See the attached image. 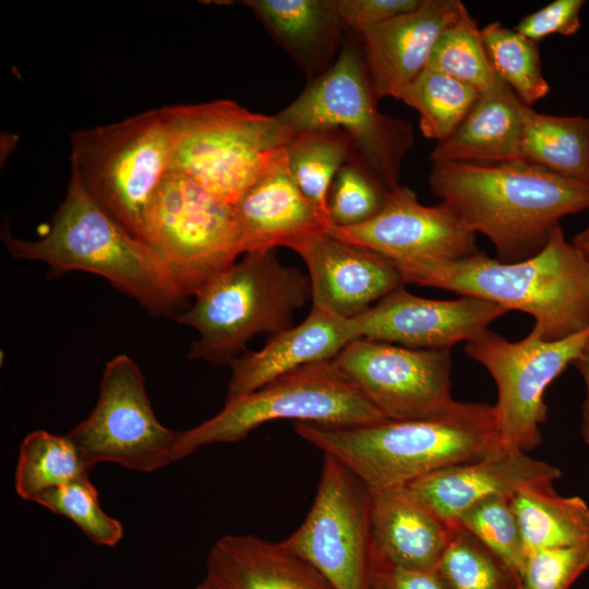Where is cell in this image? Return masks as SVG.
Returning <instances> with one entry per match:
<instances>
[{
	"instance_id": "obj_8",
	"label": "cell",
	"mask_w": 589,
	"mask_h": 589,
	"mask_svg": "<svg viewBox=\"0 0 589 589\" xmlns=\"http://www.w3.org/2000/svg\"><path fill=\"white\" fill-rule=\"evenodd\" d=\"M171 171L235 205L291 140L275 116L229 99L170 106Z\"/></svg>"
},
{
	"instance_id": "obj_16",
	"label": "cell",
	"mask_w": 589,
	"mask_h": 589,
	"mask_svg": "<svg viewBox=\"0 0 589 589\" xmlns=\"http://www.w3.org/2000/svg\"><path fill=\"white\" fill-rule=\"evenodd\" d=\"M508 311L473 297L421 298L399 288L354 317L360 338L412 349H450L470 341Z\"/></svg>"
},
{
	"instance_id": "obj_25",
	"label": "cell",
	"mask_w": 589,
	"mask_h": 589,
	"mask_svg": "<svg viewBox=\"0 0 589 589\" xmlns=\"http://www.w3.org/2000/svg\"><path fill=\"white\" fill-rule=\"evenodd\" d=\"M522 103L503 82L430 154L433 163L498 164L521 159Z\"/></svg>"
},
{
	"instance_id": "obj_3",
	"label": "cell",
	"mask_w": 589,
	"mask_h": 589,
	"mask_svg": "<svg viewBox=\"0 0 589 589\" xmlns=\"http://www.w3.org/2000/svg\"><path fill=\"white\" fill-rule=\"evenodd\" d=\"M406 285L449 290L532 315L544 340L589 327V261L561 226L534 256L506 263L484 252L452 262L394 263Z\"/></svg>"
},
{
	"instance_id": "obj_37",
	"label": "cell",
	"mask_w": 589,
	"mask_h": 589,
	"mask_svg": "<svg viewBox=\"0 0 589 589\" xmlns=\"http://www.w3.org/2000/svg\"><path fill=\"white\" fill-rule=\"evenodd\" d=\"M589 568V543L543 549L527 555L520 589H570Z\"/></svg>"
},
{
	"instance_id": "obj_35",
	"label": "cell",
	"mask_w": 589,
	"mask_h": 589,
	"mask_svg": "<svg viewBox=\"0 0 589 589\" xmlns=\"http://www.w3.org/2000/svg\"><path fill=\"white\" fill-rule=\"evenodd\" d=\"M392 191L354 155L339 169L328 193L332 227L346 228L375 217Z\"/></svg>"
},
{
	"instance_id": "obj_21",
	"label": "cell",
	"mask_w": 589,
	"mask_h": 589,
	"mask_svg": "<svg viewBox=\"0 0 589 589\" xmlns=\"http://www.w3.org/2000/svg\"><path fill=\"white\" fill-rule=\"evenodd\" d=\"M358 338L354 318L312 306L302 323L272 335L262 349L240 356L230 365L225 401L248 395L304 365L330 361Z\"/></svg>"
},
{
	"instance_id": "obj_22",
	"label": "cell",
	"mask_w": 589,
	"mask_h": 589,
	"mask_svg": "<svg viewBox=\"0 0 589 589\" xmlns=\"http://www.w3.org/2000/svg\"><path fill=\"white\" fill-rule=\"evenodd\" d=\"M215 589H334L306 560L279 542L226 534L211 548L205 578Z\"/></svg>"
},
{
	"instance_id": "obj_26",
	"label": "cell",
	"mask_w": 589,
	"mask_h": 589,
	"mask_svg": "<svg viewBox=\"0 0 589 589\" xmlns=\"http://www.w3.org/2000/svg\"><path fill=\"white\" fill-rule=\"evenodd\" d=\"M524 549L532 552L589 543V506L579 496H563L553 483L518 490L513 496Z\"/></svg>"
},
{
	"instance_id": "obj_24",
	"label": "cell",
	"mask_w": 589,
	"mask_h": 589,
	"mask_svg": "<svg viewBox=\"0 0 589 589\" xmlns=\"http://www.w3.org/2000/svg\"><path fill=\"white\" fill-rule=\"evenodd\" d=\"M274 40L292 58L309 81L337 60L346 29L337 0H247Z\"/></svg>"
},
{
	"instance_id": "obj_2",
	"label": "cell",
	"mask_w": 589,
	"mask_h": 589,
	"mask_svg": "<svg viewBox=\"0 0 589 589\" xmlns=\"http://www.w3.org/2000/svg\"><path fill=\"white\" fill-rule=\"evenodd\" d=\"M294 430L370 489L405 486L504 450L495 408L485 402L456 401L448 411L426 419L356 426L296 422Z\"/></svg>"
},
{
	"instance_id": "obj_15",
	"label": "cell",
	"mask_w": 589,
	"mask_h": 589,
	"mask_svg": "<svg viewBox=\"0 0 589 589\" xmlns=\"http://www.w3.org/2000/svg\"><path fill=\"white\" fill-rule=\"evenodd\" d=\"M341 240L368 248L394 263L452 262L479 252L476 233L445 202L423 205L407 187H397L372 219L352 227H332Z\"/></svg>"
},
{
	"instance_id": "obj_27",
	"label": "cell",
	"mask_w": 589,
	"mask_h": 589,
	"mask_svg": "<svg viewBox=\"0 0 589 589\" xmlns=\"http://www.w3.org/2000/svg\"><path fill=\"white\" fill-rule=\"evenodd\" d=\"M521 159L589 182V118L554 116L522 105Z\"/></svg>"
},
{
	"instance_id": "obj_4",
	"label": "cell",
	"mask_w": 589,
	"mask_h": 589,
	"mask_svg": "<svg viewBox=\"0 0 589 589\" xmlns=\"http://www.w3.org/2000/svg\"><path fill=\"white\" fill-rule=\"evenodd\" d=\"M1 239L13 259L47 264L50 277L83 271L106 278L154 316L177 318L187 309L188 299L151 248L111 217L73 173L46 233L23 240L3 229Z\"/></svg>"
},
{
	"instance_id": "obj_38",
	"label": "cell",
	"mask_w": 589,
	"mask_h": 589,
	"mask_svg": "<svg viewBox=\"0 0 589 589\" xmlns=\"http://www.w3.org/2000/svg\"><path fill=\"white\" fill-rule=\"evenodd\" d=\"M584 5V0H554L524 16L515 29L538 44L554 34L574 35L580 28Z\"/></svg>"
},
{
	"instance_id": "obj_10",
	"label": "cell",
	"mask_w": 589,
	"mask_h": 589,
	"mask_svg": "<svg viewBox=\"0 0 589 589\" xmlns=\"http://www.w3.org/2000/svg\"><path fill=\"white\" fill-rule=\"evenodd\" d=\"M142 241L187 299L245 254L233 205L171 170L147 212Z\"/></svg>"
},
{
	"instance_id": "obj_42",
	"label": "cell",
	"mask_w": 589,
	"mask_h": 589,
	"mask_svg": "<svg viewBox=\"0 0 589 589\" xmlns=\"http://www.w3.org/2000/svg\"><path fill=\"white\" fill-rule=\"evenodd\" d=\"M572 242L589 261V227L578 232Z\"/></svg>"
},
{
	"instance_id": "obj_33",
	"label": "cell",
	"mask_w": 589,
	"mask_h": 589,
	"mask_svg": "<svg viewBox=\"0 0 589 589\" xmlns=\"http://www.w3.org/2000/svg\"><path fill=\"white\" fill-rule=\"evenodd\" d=\"M513 496L486 498L464 512L450 527L477 540L519 579L526 553Z\"/></svg>"
},
{
	"instance_id": "obj_9",
	"label": "cell",
	"mask_w": 589,
	"mask_h": 589,
	"mask_svg": "<svg viewBox=\"0 0 589 589\" xmlns=\"http://www.w3.org/2000/svg\"><path fill=\"white\" fill-rule=\"evenodd\" d=\"M283 419L325 426L388 421L333 360L323 361L299 368L248 395L225 401L215 416L181 432L176 461L203 446L239 442L264 423Z\"/></svg>"
},
{
	"instance_id": "obj_23",
	"label": "cell",
	"mask_w": 589,
	"mask_h": 589,
	"mask_svg": "<svg viewBox=\"0 0 589 589\" xmlns=\"http://www.w3.org/2000/svg\"><path fill=\"white\" fill-rule=\"evenodd\" d=\"M370 491L374 564L435 570L450 527L421 505L406 486Z\"/></svg>"
},
{
	"instance_id": "obj_13",
	"label": "cell",
	"mask_w": 589,
	"mask_h": 589,
	"mask_svg": "<svg viewBox=\"0 0 589 589\" xmlns=\"http://www.w3.org/2000/svg\"><path fill=\"white\" fill-rule=\"evenodd\" d=\"M281 542L312 564L334 589H370L374 558L369 486L324 455L312 506Z\"/></svg>"
},
{
	"instance_id": "obj_18",
	"label": "cell",
	"mask_w": 589,
	"mask_h": 589,
	"mask_svg": "<svg viewBox=\"0 0 589 589\" xmlns=\"http://www.w3.org/2000/svg\"><path fill=\"white\" fill-rule=\"evenodd\" d=\"M464 7L459 0H422L414 10L356 36L377 101L399 99L424 71L438 37Z\"/></svg>"
},
{
	"instance_id": "obj_12",
	"label": "cell",
	"mask_w": 589,
	"mask_h": 589,
	"mask_svg": "<svg viewBox=\"0 0 589 589\" xmlns=\"http://www.w3.org/2000/svg\"><path fill=\"white\" fill-rule=\"evenodd\" d=\"M588 341L589 327L560 340H544L532 328L519 341L488 329L467 342L468 357L482 364L496 384L494 408L504 450L527 453L541 444L540 426L548 419L544 392Z\"/></svg>"
},
{
	"instance_id": "obj_29",
	"label": "cell",
	"mask_w": 589,
	"mask_h": 589,
	"mask_svg": "<svg viewBox=\"0 0 589 589\" xmlns=\"http://www.w3.org/2000/svg\"><path fill=\"white\" fill-rule=\"evenodd\" d=\"M87 471L67 434L36 430L20 444L14 473L15 492L21 498L35 502L49 490L87 477Z\"/></svg>"
},
{
	"instance_id": "obj_6",
	"label": "cell",
	"mask_w": 589,
	"mask_h": 589,
	"mask_svg": "<svg viewBox=\"0 0 589 589\" xmlns=\"http://www.w3.org/2000/svg\"><path fill=\"white\" fill-rule=\"evenodd\" d=\"M170 106L71 135V173L87 193L142 241L147 212L170 171Z\"/></svg>"
},
{
	"instance_id": "obj_36",
	"label": "cell",
	"mask_w": 589,
	"mask_h": 589,
	"mask_svg": "<svg viewBox=\"0 0 589 589\" xmlns=\"http://www.w3.org/2000/svg\"><path fill=\"white\" fill-rule=\"evenodd\" d=\"M35 503L70 519L97 545L115 546L123 537L122 525L101 508L88 476L40 494Z\"/></svg>"
},
{
	"instance_id": "obj_39",
	"label": "cell",
	"mask_w": 589,
	"mask_h": 589,
	"mask_svg": "<svg viewBox=\"0 0 589 589\" xmlns=\"http://www.w3.org/2000/svg\"><path fill=\"white\" fill-rule=\"evenodd\" d=\"M422 0H337L345 29L359 37L370 28L418 8Z\"/></svg>"
},
{
	"instance_id": "obj_1",
	"label": "cell",
	"mask_w": 589,
	"mask_h": 589,
	"mask_svg": "<svg viewBox=\"0 0 589 589\" xmlns=\"http://www.w3.org/2000/svg\"><path fill=\"white\" fill-rule=\"evenodd\" d=\"M432 192L474 232L493 243L497 260H528L562 218L589 209V182L522 159L498 164L433 163Z\"/></svg>"
},
{
	"instance_id": "obj_19",
	"label": "cell",
	"mask_w": 589,
	"mask_h": 589,
	"mask_svg": "<svg viewBox=\"0 0 589 589\" xmlns=\"http://www.w3.org/2000/svg\"><path fill=\"white\" fill-rule=\"evenodd\" d=\"M561 470L525 452L502 450L490 457L432 472L405 485L431 514L450 527L473 505L514 495L536 484L554 483Z\"/></svg>"
},
{
	"instance_id": "obj_11",
	"label": "cell",
	"mask_w": 589,
	"mask_h": 589,
	"mask_svg": "<svg viewBox=\"0 0 589 589\" xmlns=\"http://www.w3.org/2000/svg\"><path fill=\"white\" fill-rule=\"evenodd\" d=\"M180 434L157 419L137 364L118 354L104 369L94 409L67 435L88 470L113 462L154 472L176 461Z\"/></svg>"
},
{
	"instance_id": "obj_43",
	"label": "cell",
	"mask_w": 589,
	"mask_h": 589,
	"mask_svg": "<svg viewBox=\"0 0 589 589\" xmlns=\"http://www.w3.org/2000/svg\"><path fill=\"white\" fill-rule=\"evenodd\" d=\"M195 589H215L206 579H203Z\"/></svg>"
},
{
	"instance_id": "obj_14",
	"label": "cell",
	"mask_w": 589,
	"mask_h": 589,
	"mask_svg": "<svg viewBox=\"0 0 589 589\" xmlns=\"http://www.w3.org/2000/svg\"><path fill=\"white\" fill-rule=\"evenodd\" d=\"M333 362L389 421L436 417L456 402L450 395V349H412L358 338Z\"/></svg>"
},
{
	"instance_id": "obj_7",
	"label": "cell",
	"mask_w": 589,
	"mask_h": 589,
	"mask_svg": "<svg viewBox=\"0 0 589 589\" xmlns=\"http://www.w3.org/2000/svg\"><path fill=\"white\" fill-rule=\"evenodd\" d=\"M358 38L347 33L340 53L324 74L275 115L293 135L313 129H337L358 157L390 191L399 187L401 163L413 143L411 125L377 108Z\"/></svg>"
},
{
	"instance_id": "obj_28",
	"label": "cell",
	"mask_w": 589,
	"mask_h": 589,
	"mask_svg": "<svg viewBox=\"0 0 589 589\" xmlns=\"http://www.w3.org/2000/svg\"><path fill=\"white\" fill-rule=\"evenodd\" d=\"M285 149L294 182L329 220L327 200L330 185L339 169L354 154L349 139L337 129H313L293 135Z\"/></svg>"
},
{
	"instance_id": "obj_17",
	"label": "cell",
	"mask_w": 589,
	"mask_h": 589,
	"mask_svg": "<svg viewBox=\"0 0 589 589\" xmlns=\"http://www.w3.org/2000/svg\"><path fill=\"white\" fill-rule=\"evenodd\" d=\"M294 252L306 266L312 306L345 318L361 315L406 285L393 261L328 231L308 240Z\"/></svg>"
},
{
	"instance_id": "obj_30",
	"label": "cell",
	"mask_w": 589,
	"mask_h": 589,
	"mask_svg": "<svg viewBox=\"0 0 589 589\" xmlns=\"http://www.w3.org/2000/svg\"><path fill=\"white\" fill-rule=\"evenodd\" d=\"M479 97L471 86L425 68L398 100L418 112L423 136L438 143L458 128Z\"/></svg>"
},
{
	"instance_id": "obj_40",
	"label": "cell",
	"mask_w": 589,
	"mask_h": 589,
	"mask_svg": "<svg viewBox=\"0 0 589 589\" xmlns=\"http://www.w3.org/2000/svg\"><path fill=\"white\" fill-rule=\"evenodd\" d=\"M370 589H447L436 570L373 565Z\"/></svg>"
},
{
	"instance_id": "obj_34",
	"label": "cell",
	"mask_w": 589,
	"mask_h": 589,
	"mask_svg": "<svg viewBox=\"0 0 589 589\" xmlns=\"http://www.w3.org/2000/svg\"><path fill=\"white\" fill-rule=\"evenodd\" d=\"M435 570L447 589H520L517 576L477 540L455 527H450Z\"/></svg>"
},
{
	"instance_id": "obj_41",
	"label": "cell",
	"mask_w": 589,
	"mask_h": 589,
	"mask_svg": "<svg viewBox=\"0 0 589 589\" xmlns=\"http://www.w3.org/2000/svg\"><path fill=\"white\" fill-rule=\"evenodd\" d=\"M573 364L582 376L587 388V397L582 405L581 434L589 446V341Z\"/></svg>"
},
{
	"instance_id": "obj_5",
	"label": "cell",
	"mask_w": 589,
	"mask_h": 589,
	"mask_svg": "<svg viewBox=\"0 0 589 589\" xmlns=\"http://www.w3.org/2000/svg\"><path fill=\"white\" fill-rule=\"evenodd\" d=\"M309 300L308 274L283 265L276 249H261L213 278L176 320L199 333L190 359L230 366L256 334L292 327L294 312Z\"/></svg>"
},
{
	"instance_id": "obj_20",
	"label": "cell",
	"mask_w": 589,
	"mask_h": 589,
	"mask_svg": "<svg viewBox=\"0 0 589 589\" xmlns=\"http://www.w3.org/2000/svg\"><path fill=\"white\" fill-rule=\"evenodd\" d=\"M233 207L245 253L277 247L296 251L332 228L294 182L285 147Z\"/></svg>"
},
{
	"instance_id": "obj_32",
	"label": "cell",
	"mask_w": 589,
	"mask_h": 589,
	"mask_svg": "<svg viewBox=\"0 0 589 589\" xmlns=\"http://www.w3.org/2000/svg\"><path fill=\"white\" fill-rule=\"evenodd\" d=\"M481 36L495 72L524 105L531 107L546 96L550 85L538 43L498 21L481 28Z\"/></svg>"
},
{
	"instance_id": "obj_31",
	"label": "cell",
	"mask_w": 589,
	"mask_h": 589,
	"mask_svg": "<svg viewBox=\"0 0 589 589\" xmlns=\"http://www.w3.org/2000/svg\"><path fill=\"white\" fill-rule=\"evenodd\" d=\"M426 68L471 86L480 95L503 83L488 57L481 28L466 7L438 37Z\"/></svg>"
}]
</instances>
